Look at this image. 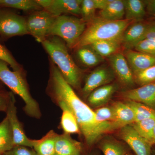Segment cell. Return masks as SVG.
I'll use <instances>...</instances> for the list:
<instances>
[{"mask_svg":"<svg viewBox=\"0 0 155 155\" xmlns=\"http://www.w3.org/2000/svg\"><path fill=\"white\" fill-rule=\"evenodd\" d=\"M150 143L152 145L155 144V125L153 127V129L152 133Z\"/></svg>","mask_w":155,"mask_h":155,"instance_id":"cell-40","label":"cell"},{"mask_svg":"<svg viewBox=\"0 0 155 155\" xmlns=\"http://www.w3.org/2000/svg\"><path fill=\"white\" fill-rule=\"evenodd\" d=\"M100 148L104 155H126V149L119 142L113 140H104L101 143Z\"/></svg>","mask_w":155,"mask_h":155,"instance_id":"cell-30","label":"cell"},{"mask_svg":"<svg viewBox=\"0 0 155 155\" xmlns=\"http://www.w3.org/2000/svg\"><path fill=\"white\" fill-rule=\"evenodd\" d=\"M15 104L16 100L13 94L6 113L12 129L14 146L33 148L34 140L30 139L25 135L23 127L17 116V108Z\"/></svg>","mask_w":155,"mask_h":155,"instance_id":"cell-10","label":"cell"},{"mask_svg":"<svg viewBox=\"0 0 155 155\" xmlns=\"http://www.w3.org/2000/svg\"><path fill=\"white\" fill-rule=\"evenodd\" d=\"M118 89L116 84H109L96 89L87 97L90 105L97 107L106 104Z\"/></svg>","mask_w":155,"mask_h":155,"instance_id":"cell-17","label":"cell"},{"mask_svg":"<svg viewBox=\"0 0 155 155\" xmlns=\"http://www.w3.org/2000/svg\"><path fill=\"white\" fill-rule=\"evenodd\" d=\"M126 155H130V154H126Z\"/></svg>","mask_w":155,"mask_h":155,"instance_id":"cell-43","label":"cell"},{"mask_svg":"<svg viewBox=\"0 0 155 155\" xmlns=\"http://www.w3.org/2000/svg\"><path fill=\"white\" fill-rule=\"evenodd\" d=\"M122 96L127 100L142 103L155 110V81L123 92Z\"/></svg>","mask_w":155,"mask_h":155,"instance_id":"cell-14","label":"cell"},{"mask_svg":"<svg viewBox=\"0 0 155 155\" xmlns=\"http://www.w3.org/2000/svg\"><path fill=\"white\" fill-rule=\"evenodd\" d=\"M120 130V137L136 155H151V148L152 145L140 135L131 125L124 126Z\"/></svg>","mask_w":155,"mask_h":155,"instance_id":"cell-12","label":"cell"},{"mask_svg":"<svg viewBox=\"0 0 155 155\" xmlns=\"http://www.w3.org/2000/svg\"><path fill=\"white\" fill-rule=\"evenodd\" d=\"M58 134L50 130L40 140H34L33 148L38 155H54L55 153V143Z\"/></svg>","mask_w":155,"mask_h":155,"instance_id":"cell-19","label":"cell"},{"mask_svg":"<svg viewBox=\"0 0 155 155\" xmlns=\"http://www.w3.org/2000/svg\"><path fill=\"white\" fill-rule=\"evenodd\" d=\"M82 145L80 142L73 139L70 134H58L56 140V155H81Z\"/></svg>","mask_w":155,"mask_h":155,"instance_id":"cell-16","label":"cell"},{"mask_svg":"<svg viewBox=\"0 0 155 155\" xmlns=\"http://www.w3.org/2000/svg\"><path fill=\"white\" fill-rule=\"evenodd\" d=\"M116 121L120 129L135 122V116L132 109L126 103L117 102L113 106Z\"/></svg>","mask_w":155,"mask_h":155,"instance_id":"cell-21","label":"cell"},{"mask_svg":"<svg viewBox=\"0 0 155 155\" xmlns=\"http://www.w3.org/2000/svg\"><path fill=\"white\" fill-rule=\"evenodd\" d=\"M2 155H38L33 150L22 146H15L9 150L3 153Z\"/></svg>","mask_w":155,"mask_h":155,"instance_id":"cell-35","label":"cell"},{"mask_svg":"<svg viewBox=\"0 0 155 155\" xmlns=\"http://www.w3.org/2000/svg\"><path fill=\"white\" fill-rule=\"evenodd\" d=\"M89 45L103 58H108L119 52L122 46V38L97 41Z\"/></svg>","mask_w":155,"mask_h":155,"instance_id":"cell-23","label":"cell"},{"mask_svg":"<svg viewBox=\"0 0 155 155\" xmlns=\"http://www.w3.org/2000/svg\"><path fill=\"white\" fill-rule=\"evenodd\" d=\"M14 146L13 133L8 117L0 123V152L4 153Z\"/></svg>","mask_w":155,"mask_h":155,"instance_id":"cell-26","label":"cell"},{"mask_svg":"<svg viewBox=\"0 0 155 155\" xmlns=\"http://www.w3.org/2000/svg\"><path fill=\"white\" fill-rule=\"evenodd\" d=\"M13 94L12 92L6 91L4 90L0 91V111L6 113Z\"/></svg>","mask_w":155,"mask_h":155,"instance_id":"cell-36","label":"cell"},{"mask_svg":"<svg viewBox=\"0 0 155 155\" xmlns=\"http://www.w3.org/2000/svg\"><path fill=\"white\" fill-rule=\"evenodd\" d=\"M87 24L81 18L61 15L56 17L48 37H58L62 39L67 47L75 48L86 29Z\"/></svg>","mask_w":155,"mask_h":155,"instance_id":"cell-5","label":"cell"},{"mask_svg":"<svg viewBox=\"0 0 155 155\" xmlns=\"http://www.w3.org/2000/svg\"><path fill=\"white\" fill-rule=\"evenodd\" d=\"M41 44L67 83L72 88H80L83 73L69 54L65 43L58 37L50 36Z\"/></svg>","mask_w":155,"mask_h":155,"instance_id":"cell-2","label":"cell"},{"mask_svg":"<svg viewBox=\"0 0 155 155\" xmlns=\"http://www.w3.org/2000/svg\"><path fill=\"white\" fill-rule=\"evenodd\" d=\"M62 111L61 124L64 133L67 134L81 133L76 118L67 106L62 102H56Z\"/></svg>","mask_w":155,"mask_h":155,"instance_id":"cell-22","label":"cell"},{"mask_svg":"<svg viewBox=\"0 0 155 155\" xmlns=\"http://www.w3.org/2000/svg\"><path fill=\"white\" fill-rule=\"evenodd\" d=\"M78 58L87 67L97 66L104 61V58L93 49L90 45L83 46L76 49Z\"/></svg>","mask_w":155,"mask_h":155,"instance_id":"cell-24","label":"cell"},{"mask_svg":"<svg viewBox=\"0 0 155 155\" xmlns=\"http://www.w3.org/2000/svg\"><path fill=\"white\" fill-rule=\"evenodd\" d=\"M110 0H94L97 9H99L100 11L103 10L110 2Z\"/></svg>","mask_w":155,"mask_h":155,"instance_id":"cell-39","label":"cell"},{"mask_svg":"<svg viewBox=\"0 0 155 155\" xmlns=\"http://www.w3.org/2000/svg\"></svg>","mask_w":155,"mask_h":155,"instance_id":"cell-45","label":"cell"},{"mask_svg":"<svg viewBox=\"0 0 155 155\" xmlns=\"http://www.w3.org/2000/svg\"><path fill=\"white\" fill-rule=\"evenodd\" d=\"M125 19L134 21L143 20L147 14L144 1L124 0Z\"/></svg>","mask_w":155,"mask_h":155,"instance_id":"cell-20","label":"cell"},{"mask_svg":"<svg viewBox=\"0 0 155 155\" xmlns=\"http://www.w3.org/2000/svg\"><path fill=\"white\" fill-rule=\"evenodd\" d=\"M2 90H4L3 88L2 83L0 81V91Z\"/></svg>","mask_w":155,"mask_h":155,"instance_id":"cell-41","label":"cell"},{"mask_svg":"<svg viewBox=\"0 0 155 155\" xmlns=\"http://www.w3.org/2000/svg\"><path fill=\"white\" fill-rule=\"evenodd\" d=\"M147 12L150 16L155 17V0L144 1Z\"/></svg>","mask_w":155,"mask_h":155,"instance_id":"cell-38","label":"cell"},{"mask_svg":"<svg viewBox=\"0 0 155 155\" xmlns=\"http://www.w3.org/2000/svg\"><path fill=\"white\" fill-rule=\"evenodd\" d=\"M149 22L143 20L132 22L124 31L122 37V46L125 50L133 49L145 38Z\"/></svg>","mask_w":155,"mask_h":155,"instance_id":"cell-13","label":"cell"},{"mask_svg":"<svg viewBox=\"0 0 155 155\" xmlns=\"http://www.w3.org/2000/svg\"><path fill=\"white\" fill-rule=\"evenodd\" d=\"M123 54L133 74L155 65V55L133 49L125 50Z\"/></svg>","mask_w":155,"mask_h":155,"instance_id":"cell-15","label":"cell"},{"mask_svg":"<svg viewBox=\"0 0 155 155\" xmlns=\"http://www.w3.org/2000/svg\"><path fill=\"white\" fill-rule=\"evenodd\" d=\"M108 58L110 66L120 83L127 87L134 86L133 72L123 54L117 53Z\"/></svg>","mask_w":155,"mask_h":155,"instance_id":"cell-11","label":"cell"},{"mask_svg":"<svg viewBox=\"0 0 155 155\" xmlns=\"http://www.w3.org/2000/svg\"><path fill=\"white\" fill-rule=\"evenodd\" d=\"M115 76L110 66L102 65L96 68L85 78L84 85L81 89L82 95L87 98L96 89L110 83Z\"/></svg>","mask_w":155,"mask_h":155,"instance_id":"cell-8","label":"cell"},{"mask_svg":"<svg viewBox=\"0 0 155 155\" xmlns=\"http://www.w3.org/2000/svg\"><path fill=\"white\" fill-rule=\"evenodd\" d=\"M2 154H3L1 152H0V155H2Z\"/></svg>","mask_w":155,"mask_h":155,"instance_id":"cell-42","label":"cell"},{"mask_svg":"<svg viewBox=\"0 0 155 155\" xmlns=\"http://www.w3.org/2000/svg\"><path fill=\"white\" fill-rule=\"evenodd\" d=\"M145 38L155 41V21L149 22Z\"/></svg>","mask_w":155,"mask_h":155,"instance_id":"cell-37","label":"cell"},{"mask_svg":"<svg viewBox=\"0 0 155 155\" xmlns=\"http://www.w3.org/2000/svg\"><path fill=\"white\" fill-rule=\"evenodd\" d=\"M54 155H55V154H54Z\"/></svg>","mask_w":155,"mask_h":155,"instance_id":"cell-44","label":"cell"},{"mask_svg":"<svg viewBox=\"0 0 155 155\" xmlns=\"http://www.w3.org/2000/svg\"><path fill=\"white\" fill-rule=\"evenodd\" d=\"M134 49L138 51L155 55V41L144 38L140 41Z\"/></svg>","mask_w":155,"mask_h":155,"instance_id":"cell-34","label":"cell"},{"mask_svg":"<svg viewBox=\"0 0 155 155\" xmlns=\"http://www.w3.org/2000/svg\"><path fill=\"white\" fill-rule=\"evenodd\" d=\"M130 125L140 135L151 144L152 133L155 125V118L144 119L140 122H134Z\"/></svg>","mask_w":155,"mask_h":155,"instance_id":"cell-28","label":"cell"},{"mask_svg":"<svg viewBox=\"0 0 155 155\" xmlns=\"http://www.w3.org/2000/svg\"><path fill=\"white\" fill-rule=\"evenodd\" d=\"M29 35L26 19L16 13L0 11V35L5 38Z\"/></svg>","mask_w":155,"mask_h":155,"instance_id":"cell-7","label":"cell"},{"mask_svg":"<svg viewBox=\"0 0 155 155\" xmlns=\"http://www.w3.org/2000/svg\"><path fill=\"white\" fill-rule=\"evenodd\" d=\"M96 10L94 0H82L81 7V19L87 24L91 22L96 17Z\"/></svg>","mask_w":155,"mask_h":155,"instance_id":"cell-31","label":"cell"},{"mask_svg":"<svg viewBox=\"0 0 155 155\" xmlns=\"http://www.w3.org/2000/svg\"><path fill=\"white\" fill-rule=\"evenodd\" d=\"M8 65L6 62L0 61V81L22 99L25 104L24 110L28 116L40 119L41 116L40 109L31 94L25 72L11 71Z\"/></svg>","mask_w":155,"mask_h":155,"instance_id":"cell-3","label":"cell"},{"mask_svg":"<svg viewBox=\"0 0 155 155\" xmlns=\"http://www.w3.org/2000/svg\"><path fill=\"white\" fill-rule=\"evenodd\" d=\"M0 7L32 12L43 10L37 0H0Z\"/></svg>","mask_w":155,"mask_h":155,"instance_id":"cell-25","label":"cell"},{"mask_svg":"<svg viewBox=\"0 0 155 155\" xmlns=\"http://www.w3.org/2000/svg\"><path fill=\"white\" fill-rule=\"evenodd\" d=\"M100 17L110 21L123 20L125 15L124 0H110L99 12Z\"/></svg>","mask_w":155,"mask_h":155,"instance_id":"cell-18","label":"cell"},{"mask_svg":"<svg viewBox=\"0 0 155 155\" xmlns=\"http://www.w3.org/2000/svg\"><path fill=\"white\" fill-rule=\"evenodd\" d=\"M133 110L135 114V122L144 119L155 118V110L142 103L126 100L125 102Z\"/></svg>","mask_w":155,"mask_h":155,"instance_id":"cell-27","label":"cell"},{"mask_svg":"<svg viewBox=\"0 0 155 155\" xmlns=\"http://www.w3.org/2000/svg\"><path fill=\"white\" fill-rule=\"evenodd\" d=\"M48 94L55 102H62L74 115L87 144L91 146L105 134L119 129L114 124H100L94 111L84 102L64 79L55 64L49 59Z\"/></svg>","mask_w":155,"mask_h":155,"instance_id":"cell-1","label":"cell"},{"mask_svg":"<svg viewBox=\"0 0 155 155\" xmlns=\"http://www.w3.org/2000/svg\"><path fill=\"white\" fill-rule=\"evenodd\" d=\"M132 22L125 19L110 21L96 17L87 24L86 29L75 49L97 41L122 38L124 31Z\"/></svg>","mask_w":155,"mask_h":155,"instance_id":"cell-4","label":"cell"},{"mask_svg":"<svg viewBox=\"0 0 155 155\" xmlns=\"http://www.w3.org/2000/svg\"><path fill=\"white\" fill-rule=\"evenodd\" d=\"M0 61L6 62L14 71H24L23 67L15 60L8 50L0 44Z\"/></svg>","mask_w":155,"mask_h":155,"instance_id":"cell-33","label":"cell"},{"mask_svg":"<svg viewBox=\"0 0 155 155\" xmlns=\"http://www.w3.org/2000/svg\"><path fill=\"white\" fill-rule=\"evenodd\" d=\"M96 120L100 124H114L119 128L116 123L115 111L113 106L111 107H102L94 111Z\"/></svg>","mask_w":155,"mask_h":155,"instance_id":"cell-29","label":"cell"},{"mask_svg":"<svg viewBox=\"0 0 155 155\" xmlns=\"http://www.w3.org/2000/svg\"><path fill=\"white\" fill-rule=\"evenodd\" d=\"M82 0H37L43 9L57 17L64 14L80 15Z\"/></svg>","mask_w":155,"mask_h":155,"instance_id":"cell-9","label":"cell"},{"mask_svg":"<svg viewBox=\"0 0 155 155\" xmlns=\"http://www.w3.org/2000/svg\"><path fill=\"white\" fill-rule=\"evenodd\" d=\"M133 74L134 81L140 86L154 82L155 81V65Z\"/></svg>","mask_w":155,"mask_h":155,"instance_id":"cell-32","label":"cell"},{"mask_svg":"<svg viewBox=\"0 0 155 155\" xmlns=\"http://www.w3.org/2000/svg\"><path fill=\"white\" fill-rule=\"evenodd\" d=\"M55 18L44 9L32 12L26 19L28 34L41 43L48 37L49 32Z\"/></svg>","mask_w":155,"mask_h":155,"instance_id":"cell-6","label":"cell"}]
</instances>
